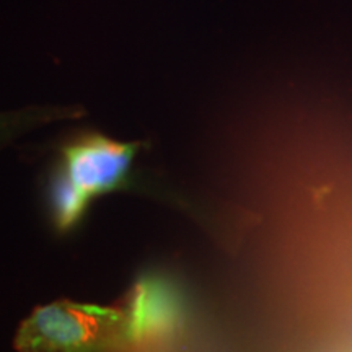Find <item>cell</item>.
Wrapping results in <instances>:
<instances>
[{
  "label": "cell",
  "mask_w": 352,
  "mask_h": 352,
  "mask_svg": "<svg viewBox=\"0 0 352 352\" xmlns=\"http://www.w3.org/2000/svg\"><path fill=\"white\" fill-rule=\"evenodd\" d=\"M134 336L131 314L111 307L54 302L39 307L16 333L19 352H120Z\"/></svg>",
  "instance_id": "obj_1"
},
{
  "label": "cell",
  "mask_w": 352,
  "mask_h": 352,
  "mask_svg": "<svg viewBox=\"0 0 352 352\" xmlns=\"http://www.w3.org/2000/svg\"><path fill=\"white\" fill-rule=\"evenodd\" d=\"M138 148L135 142H120L96 132H83L60 148L59 170L91 199L124 183Z\"/></svg>",
  "instance_id": "obj_2"
},
{
  "label": "cell",
  "mask_w": 352,
  "mask_h": 352,
  "mask_svg": "<svg viewBox=\"0 0 352 352\" xmlns=\"http://www.w3.org/2000/svg\"><path fill=\"white\" fill-rule=\"evenodd\" d=\"M88 197L59 170L51 183V210L59 230H69L85 212Z\"/></svg>",
  "instance_id": "obj_3"
}]
</instances>
